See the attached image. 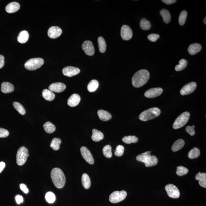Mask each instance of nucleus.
Here are the masks:
<instances>
[{
  "label": "nucleus",
  "mask_w": 206,
  "mask_h": 206,
  "mask_svg": "<svg viewBox=\"0 0 206 206\" xmlns=\"http://www.w3.org/2000/svg\"><path fill=\"white\" fill-rule=\"evenodd\" d=\"M150 78V73L148 70L141 69L135 74L132 79L133 85L136 88H140L145 85Z\"/></svg>",
  "instance_id": "nucleus-1"
},
{
  "label": "nucleus",
  "mask_w": 206,
  "mask_h": 206,
  "mask_svg": "<svg viewBox=\"0 0 206 206\" xmlns=\"http://www.w3.org/2000/svg\"><path fill=\"white\" fill-rule=\"evenodd\" d=\"M51 177L55 186L58 188H62L66 183V178L64 173L61 169L54 168L51 172Z\"/></svg>",
  "instance_id": "nucleus-2"
},
{
  "label": "nucleus",
  "mask_w": 206,
  "mask_h": 206,
  "mask_svg": "<svg viewBox=\"0 0 206 206\" xmlns=\"http://www.w3.org/2000/svg\"><path fill=\"white\" fill-rule=\"evenodd\" d=\"M160 113L161 110L158 108H152L142 112L139 116V119L142 121H148L158 117Z\"/></svg>",
  "instance_id": "nucleus-3"
},
{
  "label": "nucleus",
  "mask_w": 206,
  "mask_h": 206,
  "mask_svg": "<svg viewBox=\"0 0 206 206\" xmlns=\"http://www.w3.org/2000/svg\"><path fill=\"white\" fill-rule=\"evenodd\" d=\"M44 63V60L42 58H33L26 62L25 67L28 70H35L40 68Z\"/></svg>",
  "instance_id": "nucleus-4"
},
{
  "label": "nucleus",
  "mask_w": 206,
  "mask_h": 206,
  "mask_svg": "<svg viewBox=\"0 0 206 206\" xmlns=\"http://www.w3.org/2000/svg\"><path fill=\"white\" fill-rule=\"evenodd\" d=\"M190 116L189 112H185L180 114L176 119L173 125L174 129H176L181 128L188 122Z\"/></svg>",
  "instance_id": "nucleus-5"
},
{
  "label": "nucleus",
  "mask_w": 206,
  "mask_h": 206,
  "mask_svg": "<svg viewBox=\"0 0 206 206\" xmlns=\"http://www.w3.org/2000/svg\"><path fill=\"white\" fill-rule=\"evenodd\" d=\"M29 156L28 150L26 147L24 146L20 147L17 151L16 155L17 164L19 166L23 165L26 162Z\"/></svg>",
  "instance_id": "nucleus-6"
},
{
  "label": "nucleus",
  "mask_w": 206,
  "mask_h": 206,
  "mask_svg": "<svg viewBox=\"0 0 206 206\" xmlns=\"http://www.w3.org/2000/svg\"><path fill=\"white\" fill-rule=\"evenodd\" d=\"M126 196L127 193L125 191H114L109 196V201L112 203H118L125 200Z\"/></svg>",
  "instance_id": "nucleus-7"
},
{
  "label": "nucleus",
  "mask_w": 206,
  "mask_h": 206,
  "mask_svg": "<svg viewBox=\"0 0 206 206\" xmlns=\"http://www.w3.org/2000/svg\"><path fill=\"white\" fill-rule=\"evenodd\" d=\"M165 189L169 197L173 199H177L180 197V191L175 185L172 184H168L166 185Z\"/></svg>",
  "instance_id": "nucleus-8"
},
{
  "label": "nucleus",
  "mask_w": 206,
  "mask_h": 206,
  "mask_svg": "<svg viewBox=\"0 0 206 206\" xmlns=\"http://www.w3.org/2000/svg\"><path fill=\"white\" fill-rule=\"evenodd\" d=\"M197 85L196 82H192L185 85L180 90V93L183 96L191 94L196 90Z\"/></svg>",
  "instance_id": "nucleus-9"
},
{
  "label": "nucleus",
  "mask_w": 206,
  "mask_h": 206,
  "mask_svg": "<svg viewBox=\"0 0 206 206\" xmlns=\"http://www.w3.org/2000/svg\"><path fill=\"white\" fill-rule=\"evenodd\" d=\"M80 150L82 156L86 162L91 164H94V159L93 155L88 149L86 147H82Z\"/></svg>",
  "instance_id": "nucleus-10"
},
{
  "label": "nucleus",
  "mask_w": 206,
  "mask_h": 206,
  "mask_svg": "<svg viewBox=\"0 0 206 206\" xmlns=\"http://www.w3.org/2000/svg\"><path fill=\"white\" fill-rule=\"evenodd\" d=\"M133 31L130 27L126 25H124L121 28V36L123 40L128 41L131 39L133 36Z\"/></svg>",
  "instance_id": "nucleus-11"
},
{
  "label": "nucleus",
  "mask_w": 206,
  "mask_h": 206,
  "mask_svg": "<svg viewBox=\"0 0 206 206\" xmlns=\"http://www.w3.org/2000/svg\"><path fill=\"white\" fill-rule=\"evenodd\" d=\"M82 50L86 55L92 56L94 54L95 49L93 42L91 41H85L82 44Z\"/></svg>",
  "instance_id": "nucleus-12"
},
{
  "label": "nucleus",
  "mask_w": 206,
  "mask_h": 206,
  "mask_svg": "<svg viewBox=\"0 0 206 206\" xmlns=\"http://www.w3.org/2000/svg\"><path fill=\"white\" fill-rule=\"evenodd\" d=\"M80 72V69L78 68L71 66H66L62 70L63 75L69 77L77 75Z\"/></svg>",
  "instance_id": "nucleus-13"
},
{
  "label": "nucleus",
  "mask_w": 206,
  "mask_h": 206,
  "mask_svg": "<svg viewBox=\"0 0 206 206\" xmlns=\"http://www.w3.org/2000/svg\"><path fill=\"white\" fill-rule=\"evenodd\" d=\"M163 90L160 88L150 89L144 93V96L147 98H153L160 96L162 93Z\"/></svg>",
  "instance_id": "nucleus-14"
},
{
  "label": "nucleus",
  "mask_w": 206,
  "mask_h": 206,
  "mask_svg": "<svg viewBox=\"0 0 206 206\" xmlns=\"http://www.w3.org/2000/svg\"><path fill=\"white\" fill-rule=\"evenodd\" d=\"M62 31L59 27L53 26L49 28L47 32L49 37L51 39H55L61 35Z\"/></svg>",
  "instance_id": "nucleus-15"
},
{
  "label": "nucleus",
  "mask_w": 206,
  "mask_h": 206,
  "mask_svg": "<svg viewBox=\"0 0 206 206\" xmlns=\"http://www.w3.org/2000/svg\"><path fill=\"white\" fill-rule=\"evenodd\" d=\"M66 88V85L61 82L52 83L49 87L50 91L57 93L62 92Z\"/></svg>",
  "instance_id": "nucleus-16"
},
{
  "label": "nucleus",
  "mask_w": 206,
  "mask_h": 206,
  "mask_svg": "<svg viewBox=\"0 0 206 206\" xmlns=\"http://www.w3.org/2000/svg\"><path fill=\"white\" fill-rule=\"evenodd\" d=\"M80 101V96L77 93H74L68 99V104L71 107H76L79 104Z\"/></svg>",
  "instance_id": "nucleus-17"
},
{
  "label": "nucleus",
  "mask_w": 206,
  "mask_h": 206,
  "mask_svg": "<svg viewBox=\"0 0 206 206\" xmlns=\"http://www.w3.org/2000/svg\"><path fill=\"white\" fill-rule=\"evenodd\" d=\"M20 9V5L18 3L13 2L8 4L6 7V12L9 14L17 12Z\"/></svg>",
  "instance_id": "nucleus-18"
},
{
  "label": "nucleus",
  "mask_w": 206,
  "mask_h": 206,
  "mask_svg": "<svg viewBox=\"0 0 206 206\" xmlns=\"http://www.w3.org/2000/svg\"><path fill=\"white\" fill-rule=\"evenodd\" d=\"M150 153H151V151L146 152L142 153V154L137 155L136 157V159L138 161L143 162L145 164H146L151 159L152 155H150Z\"/></svg>",
  "instance_id": "nucleus-19"
},
{
  "label": "nucleus",
  "mask_w": 206,
  "mask_h": 206,
  "mask_svg": "<svg viewBox=\"0 0 206 206\" xmlns=\"http://www.w3.org/2000/svg\"><path fill=\"white\" fill-rule=\"evenodd\" d=\"M1 90L3 93H8L14 91V88L12 84L9 82H4L1 84Z\"/></svg>",
  "instance_id": "nucleus-20"
},
{
  "label": "nucleus",
  "mask_w": 206,
  "mask_h": 206,
  "mask_svg": "<svg viewBox=\"0 0 206 206\" xmlns=\"http://www.w3.org/2000/svg\"><path fill=\"white\" fill-rule=\"evenodd\" d=\"M98 117L100 119L103 121H109L112 118L111 114L106 111L100 110L97 112Z\"/></svg>",
  "instance_id": "nucleus-21"
},
{
  "label": "nucleus",
  "mask_w": 206,
  "mask_h": 206,
  "mask_svg": "<svg viewBox=\"0 0 206 206\" xmlns=\"http://www.w3.org/2000/svg\"><path fill=\"white\" fill-rule=\"evenodd\" d=\"M202 49V46L200 44L194 43L191 44L188 47V51L191 55H194L200 51Z\"/></svg>",
  "instance_id": "nucleus-22"
},
{
  "label": "nucleus",
  "mask_w": 206,
  "mask_h": 206,
  "mask_svg": "<svg viewBox=\"0 0 206 206\" xmlns=\"http://www.w3.org/2000/svg\"><path fill=\"white\" fill-rule=\"evenodd\" d=\"M29 38V34L28 32L24 30L20 32L17 37V40L22 44H24L27 42Z\"/></svg>",
  "instance_id": "nucleus-23"
},
{
  "label": "nucleus",
  "mask_w": 206,
  "mask_h": 206,
  "mask_svg": "<svg viewBox=\"0 0 206 206\" xmlns=\"http://www.w3.org/2000/svg\"><path fill=\"white\" fill-rule=\"evenodd\" d=\"M196 180H199V183L201 187L204 188H206V173H201L200 172L197 174L196 176Z\"/></svg>",
  "instance_id": "nucleus-24"
},
{
  "label": "nucleus",
  "mask_w": 206,
  "mask_h": 206,
  "mask_svg": "<svg viewBox=\"0 0 206 206\" xmlns=\"http://www.w3.org/2000/svg\"><path fill=\"white\" fill-rule=\"evenodd\" d=\"M93 135L92 136V139L94 142H99L104 138V134L101 131L98 130L93 129L92 131Z\"/></svg>",
  "instance_id": "nucleus-25"
},
{
  "label": "nucleus",
  "mask_w": 206,
  "mask_h": 206,
  "mask_svg": "<svg viewBox=\"0 0 206 206\" xmlns=\"http://www.w3.org/2000/svg\"><path fill=\"white\" fill-rule=\"evenodd\" d=\"M82 184L85 189H88L91 185V179L89 176L86 173H84L82 176Z\"/></svg>",
  "instance_id": "nucleus-26"
},
{
  "label": "nucleus",
  "mask_w": 206,
  "mask_h": 206,
  "mask_svg": "<svg viewBox=\"0 0 206 206\" xmlns=\"http://www.w3.org/2000/svg\"><path fill=\"white\" fill-rule=\"evenodd\" d=\"M185 144L184 141L182 139H178L172 145V149L174 152H177L181 149L184 146Z\"/></svg>",
  "instance_id": "nucleus-27"
},
{
  "label": "nucleus",
  "mask_w": 206,
  "mask_h": 206,
  "mask_svg": "<svg viewBox=\"0 0 206 206\" xmlns=\"http://www.w3.org/2000/svg\"><path fill=\"white\" fill-rule=\"evenodd\" d=\"M42 96L46 100L52 101L55 99V95L50 90L45 89L42 91Z\"/></svg>",
  "instance_id": "nucleus-28"
},
{
  "label": "nucleus",
  "mask_w": 206,
  "mask_h": 206,
  "mask_svg": "<svg viewBox=\"0 0 206 206\" xmlns=\"http://www.w3.org/2000/svg\"><path fill=\"white\" fill-rule=\"evenodd\" d=\"M160 14L163 17V20L165 23L168 24L170 22L171 15L168 10L165 9H163L160 11Z\"/></svg>",
  "instance_id": "nucleus-29"
},
{
  "label": "nucleus",
  "mask_w": 206,
  "mask_h": 206,
  "mask_svg": "<svg viewBox=\"0 0 206 206\" xmlns=\"http://www.w3.org/2000/svg\"><path fill=\"white\" fill-rule=\"evenodd\" d=\"M43 128L46 132L51 134L54 132L56 129L55 125L50 122H47L43 125Z\"/></svg>",
  "instance_id": "nucleus-30"
},
{
  "label": "nucleus",
  "mask_w": 206,
  "mask_h": 206,
  "mask_svg": "<svg viewBox=\"0 0 206 206\" xmlns=\"http://www.w3.org/2000/svg\"><path fill=\"white\" fill-rule=\"evenodd\" d=\"M99 83L97 80H93L89 82L88 85V90L89 92H93L97 89Z\"/></svg>",
  "instance_id": "nucleus-31"
},
{
  "label": "nucleus",
  "mask_w": 206,
  "mask_h": 206,
  "mask_svg": "<svg viewBox=\"0 0 206 206\" xmlns=\"http://www.w3.org/2000/svg\"><path fill=\"white\" fill-rule=\"evenodd\" d=\"M98 43L99 44V51L101 53H104L105 51L107 45L104 38L101 36L98 38Z\"/></svg>",
  "instance_id": "nucleus-32"
},
{
  "label": "nucleus",
  "mask_w": 206,
  "mask_h": 206,
  "mask_svg": "<svg viewBox=\"0 0 206 206\" xmlns=\"http://www.w3.org/2000/svg\"><path fill=\"white\" fill-rule=\"evenodd\" d=\"M140 27L144 30H149L151 27V24L149 21L146 19L142 18L140 22Z\"/></svg>",
  "instance_id": "nucleus-33"
},
{
  "label": "nucleus",
  "mask_w": 206,
  "mask_h": 206,
  "mask_svg": "<svg viewBox=\"0 0 206 206\" xmlns=\"http://www.w3.org/2000/svg\"><path fill=\"white\" fill-rule=\"evenodd\" d=\"M122 141L125 143L130 144L136 143L138 141V139L134 136H129L124 137Z\"/></svg>",
  "instance_id": "nucleus-34"
},
{
  "label": "nucleus",
  "mask_w": 206,
  "mask_h": 206,
  "mask_svg": "<svg viewBox=\"0 0 206 206\" xmlns=\"http://www.w3.org/2000/svg\"><path fill=\"white\" fill-rule=\"evenodd\" d=\"M200 155V151L199 149L195 147L189 152L188 156L190 159H192L198 158Z\"/></svg>",
  "instance_id": "nucleus-35"
},
{
  "label": "nucleus",
  "mask_w": 206,
  "mask_h": 206,
  "mask_svg": "<svg viewBox=\"0 0 206 206\" xmlns=\"http://www.w3.org/2000/svg\"><path fill=\"white\" fill-rule=\"evenodd\" d=\"M188 64V61L184 59H182L179 61V64L175 66V70L180 72L184 69L187 67Z\"/></svg>",
  "instance_id": "nucleus-36"
},
{
  "label": "nucleus",
  "mask_w": 206,
  "mask_h": 206,
  "mask_svg": "<svg viewBox=\"0 0 206 206\" xmlns=\"http://www.w3.org/2000/svg\"><path fill=\"white\" fill-rule=\"evenodd\" d=\"M61 140L58 138H54L52 139L50 147L54 150H57L60 148V146L61 143Z\"/></svg>",
  "instance_id": "nucleus-37"
},
{
  "label": "nucleus",
  "mask_w": 206,
  "mask_h": 206,
  "mask_svg": "<svg viewBox=\"0 0 206 206\" xmlns=\"http://www.w3.org/2000/svg\"><path fill=\"white\" fill-rule=\"evenodd\" d=\"M103 153L105 156L107 158H111L112 156V147L110 145H107L103 148Z\"/></svg>",
  "instance_id": "nucleus-38"
},
{
  "label": "nucleus",
  "mask_w": 206,
  "mask_h": 206,
  "mask_svg": "<svg viewBox=\"0 0 206 206\" xmlns=\"http://www.w3.org/2000/svg\"><path fill=\"white\" fill-rule=\"evenodd\" d=\"M13 106L16 110L20 113L21 115H24L26 113L24 107L20 103L18 102H14L13 103Z\"/></svg>",
  "instance_id": "nucleus-39"
},
{
  "label": "nucleus",
  "mask_w": 206,
  "mask_h": 206,
  "mask_svg": "<svg viewBox=\"0 0 206 206\" xmlns=\"http://www.w3.org/2000/svg\"><path fill=\"white\" fill-rule=\"evenodd\" d=\"M46 200L49 203L52 204L55 202L56 197L53 193L51 192H49L46 193L45 196Z\"/></svg>",
  "instance_id": "nucleus-40"
},
{
  "label": "nucleus",
  "mask_w": 206,
  "mask_h": 206,
  "mask_svg": "<svg viewBox=\"0 0 206 206\" xmlns=\"http://www.w3.org/2000/svg\"><path fill=\"white\" fill-rule=\"evenodd\" d=\"M188 13L185 10L182 11L180 14L179 18V23L180 25L183 26L187 18Z\"/></svg>",
  "instance_id": "nucleus-41"
},
{
  "label": "nucleus",
  "mask_w": 206,
  "mask_h": 206,
  "mask_svg": "<svg viewBox=\"0 0 206 206\" xmlns=\"http://www.w3.org/2000/svg\"><path fill=\"white\" fill-rule=\"evenodd\" d=\"M188 172V169L184 167L183 166H179L177 168L176 173L177 175L181 176L186 175Z\"/></svg>",
  "instance_id": "nucleus-42"
},
{
  "label": "nucleus",
  "mask_w": 206,
  "mask_h": 206,
  "mask_svg": "<svg viewBox=\"0 0 206 206\" xmlns=\"http://www.w3.org/2000/svg\"><path fill=\"white\" fill-rule=\"evenodd\" d=\"M158 163V159L156 156L152 155L150 160L147 164H145L146 167H149L156 165Z\"/></svg>",
  "instance_id": "nucleus-43"
},
{
  "label": "nucleus",
  "mask_w": 206,
  "mask_h": 206,
  "mask_svg": "<svg viewBox=\"0 0 206 206\" xmlns=\"http://www.w3.org/2000/svg\"><path fill=\"white\" fill-rule=\"evenodd\" d=\"M124 150L125 148L123 146L118 145L116 149L115 155L117 156H121L123 155Z\"/></svg>",
  "instance_id": "nucleus-44"
},
{
  "label": "nucleus",
  "mask_w": 206,
  "mask_h": 206,
  "mask_svg": "<svg viewBox=\"0 0 206 206\" xmlns=\"http://www.w3.org/2000/svg\"><path fill=\"white\" fill-rule=\"evenodd\" d=\"M159 38V35L156 34H151L147 36L149 40L153 42H156Z\"/></svg>",
  "instance_id": "nucleus-45"
},
{
  "label": "nucleus",
  "mask_w": 206,
  "mask_h": 206,
  "mask_svg": "<svg viewBox=\"0 0 206 206\" xmlns=\"http://www.w3.org/2000/svg\"><path fill=\"white\" fill-rule=\"evenodd\" d=\"M9 132L7 130L0 128V138L7 137L9 136Z\"/></svg>",
  "instance_id": "nucleus-46"
},
{
  "label": "nucleus",
  "mask_w": 206,
  "mask_h": 206,
  "mask_svg": "<svg viewBox=\"0 0 206 206\" xmlns=\"http://www.w3.org/2000/svg\"><path fill=\"white\" fill-rule=\"evenodd\" d=\"M185 131L191 136H193L195 134V131L194 128L191 126H187L185 128Z\"/></svg>",
  "instance_id": "nucleus-47"
},
{
  "label": "nucleus",
  "mask_w": 206,
  "mask_h": 206,
  "mask_svg": "<svg viewBox=\"0 0 206 206\" xmlns=\"http://www.w3.org/2000/svg\"><path fill=\"white\" fill-rule=\"evenodd\" d=\"M20 189L22 190V191L23 192H24L25 193V194H27L28 192H29V190H28L27 188L26 185L23 184H21L20 185Z\"/></svg>",
  "instance_id": "nucleus-48"
},
{
  "label": "nucleus",
  "mask_w": 206,
  "mask_h": 206,
  "mask_svg": "<svg viewBox=\"0 0 206 206\" xmlns=\"http://www.w3.org/2000/svg\"><path fill=\"white\" fill-rule=\"evenodd\" d=\"M15 200L16 201L17 203L20 204L22 203L23 202V196L20 195H17L16 196Z\"/></svg>",
  "instance_id": "nucleus-49"
},
{
  "label": "nucleus",
  "mask_w": 206,
  "mask_h": 206,
  "mask_svg": "<svg viewBox=\"0 0 206 206\" xmlns=\"http://www.w3.org/2000/svg\"><path fill=\"white\" fill-rule=\"evenodd\" d=\"M5 64L4 57L2 55H0V69L4 66Z\"/></svg>",
  "instance_id": "nucleus-50"
},
{
  "label": "nucleus",
  "mask_w": 206,
  "mask_h": 206,
  "mask_svg": "<svg viewBox=\"0 0 206 206\" xmlns=\"http://www.w3.org/2000/svg\"><path fill=\"white\" fill-rule=\"evenodd\" d=\"M162 2L167 5H170L174 4L176 2V0H162Z\"/></svg>",
  "instance_id": "nucleus-51"
},
{
  "label": "nucleus",
  "mask_w": 206,
  "mask_h": 206,
  "mask_svg": "<svg viewBox=\"0 0 206 206\" xmlns=\"http://www.w3.org/2000/svg\"><path fill=\"white\" fill-rule=\"evenodd\" d=\"M6 164L3 161H1L0 162V173H1L3 169L5 167Z\"/></svg>",
  "instance_id": "nucleus-52"
},
{
  "label": "nucleus",
  "mask_w": 206,
  "mask_h": 206,
  "mask_svg": "<svg viewBox=\"0 0 206 206\" xmlns=\"http://www.w3.org/2000/svg\"><path fill=\"white\" fill-rule=\"evenodd\" d=\"M206 17H205V18L204 19V24H205V25L206 24Z\"/></svg>",
  "instance_id": "nucleus-53"
},
{
  "label": "nucleus",
  "mask_w": 206,
  "mask_h": 206,
  "mask_svg": "<svg viewBox=\"0 0 206 206\" xmlns=\"http://www.w3.org/2000/svg\"><path fill=\"white\" fill-rule=\"evenodd\" d=\"M192 127L193 128H195V126H194V125H193V126H192Z\"/></svg>",
  "instance_id": "nucleus-54"
}]
</instances>
